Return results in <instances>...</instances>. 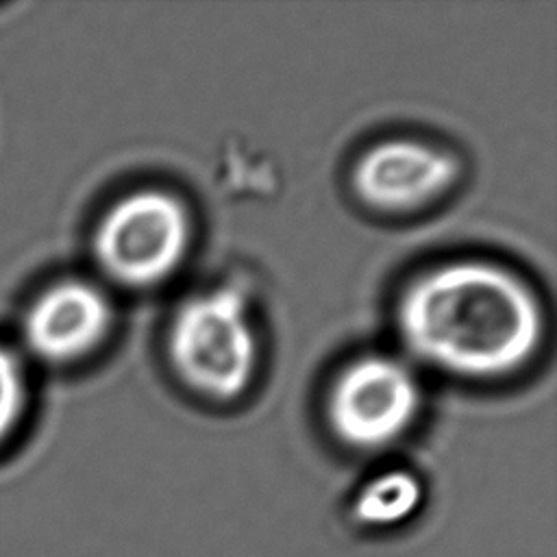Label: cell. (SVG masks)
<instances>
[{
  "label": "cell",
  "instance_id": "6da1fadb",
  "mask_svg": "<svg viewBox=\"0 0 557 557\" xmlns=\"http://www.w3.org/2000/svg\"><path fill=\"white\" fill-rule=\"evenodd\" d=\"M398 335L422 363L463 379L520 370L540 348L544 313L511 270L461 259L416 276L396 307Z\"/></svg>",
  "mask_w": 557,
  "mask_h": 557
},
{
  "label": "cell",
  "instance_id": "7a4b0ae2",
  "mask_svg": "<svg viewBox=\"0 0 557 557\" xmlns=\"http://www.w3.org/2000/svg\"><path fill=\"white\" fill-rule=\"evenodd\" d=\"M168 357L176 376L196 394L220 403L242 396L259 363L246 298L231 287L187 298L172 318Z\"/></svg>",
  "mask_w": 557,
  "mask_h": 557
},
{
  "label": "cell",
  "instance_id": "3957f363",
  "mask_svg": "<svg viewBox=\"0 0 557 557\" xmlns=\"http://www.w3.org/2000/svg\"><path fill=\"white\" fill-rule=\"evenodd\" d=\"M187 207L165 189H137L115 200L94 231L98 265L126 287L172 276L191 246Z\"/></svg>",
  "mask_w": 557,
  "mask_h": 557
},
{
  "label": "cell",
  "instance_id": "277c9868",
  "mask_svg": "<svg viewBox=\"0 0 557 557\" xmlns=\"http://www.w3.org/2000/svg\"><path fill=\"white\" fill-rule=\"evenodd\" d=\"M422 405L413 370L389 355L350 361L326 396V420L333 435L352 450H381L400 440Z\"/></svg>",
  "mask_w": 557,
  "mask_h": 557
},
{
  "label": "cell",
  "instance_id": "5b68a950",
  "mask_svg": "<svg viewBox=\"0 0 557 557\" xmlns=\"http://www.w3.org/2000/svg\"><path fill=\"white\" fill-rule=\"evenodd\" d=\"M455 154L426 141L392 137L366 148L350 170L355 196L387 213L416 211L444 196L459 178Z\"/></svg>",
  "mask_w": 557,
  "mask_h": 557
},
{
  "label": "cell",
  "instance_id": "8992f818",
  "mask_svg": "<svg viewBox=\"0 0 557 557\" xmlns=\"http://www.w3.org/2000/svg\"><path fill=\"white\" fill-rule=\"evenodd\" d=\"M111 322V302L96 285L61 281L28 307L24 337L41 359L65 363L96 350L109 335Z\"/></svg>",
  "mask_w": 557,
  "mask_h": 557
},
{
  "label": "cell",
  "instance_id": "52a82bcc",
  "mask_svg": "<svg viewBox=\"0 0 557 557\" xmlns=\"http://www.w3.org/2000/svg\"><path fill=\"white\" fill-rule=\"evenodd\" d=\"M422 481L409 470H387L368 479L355 494L350 516L359 527L387 531L413 520L422 507Z\"/></svg>",
  "mask_w": 557,
  "mask_h": 557
},
{
  "label": "cell",
  "instance_id": "ba28073f",
  "mask_svg": "<svg viewBox=\"0 0 557 557\" xmlns=\"http://www.w3.org/2000/svg\"><path fill=\"white\" fill-rule=\"evenodd\" d=\"M24 376L17 361L0 346V442L15 429L24 409Z\"/></svg>",
  "mask_w": 557,
  "mask_h": 557
}]
</instances>
